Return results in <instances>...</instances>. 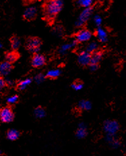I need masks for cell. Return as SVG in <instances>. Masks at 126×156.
Returning <instances> with one entry per match:
<instances>
[{"instance_id": "cell-1", "label": "cell", "mask_w": 126, "mask_h": 156, "mask_svg": "<svg viewBox=\"0 0 126 156\" xmlns=\"http://www.w3.org/2000/svg\"><path fill=\"white\" fill-rule=\"evenodd\" d=\"M63 8V2L61 0H50L47 3L45 9V16L48 19L54 18Z\"/></svg>"}, {"instance_id": "cell-2", "label": "cell", "mask_w": 126, "mask_h": 156, "mask_svg": "<svg viewBox=\"0 0 126 156\" xmlns=\"http://www.w3.org/2000/svg\"><path fill=\"white\" fill-rule=\"evenodd\" d=\"M93 14V9L90 8H84L78 16V20L75 22V26L80 27L83 26L86 22L90 19Z\"/></svg>"}, {"instance_id": "cell-3", "label": "cell", "mask_w": 126, "mask_h": 156, "mask_svg": "<svg viewBox=\"0 0 126 156\" xmlns=\"http://www.w3.org/2000/svg\"><path fill=\"white\" fill-rule=\"evenodd\" d=\"M103 129L108 135H115L119 130V124L117 121L108 120L104 123Z\"/></svg>"}, {"instance_id": "cell-4", "label": "cell", "mask_w": 126, "mask_h": 156, "mask_svg": "<svg viewBox=\"0 0 126 156\" xmlns=\"http://www.w3.org/2000/svg\"><path fill=\"white\" fill-rule=\"evenodd\" d=\"M26 49L31 53H37L40 51L41 41L38 38H30L28 39L26 44Z\"/></svg>"}, {"instance_id": "cell-5", "label": "cell", "mask_w": 126, "mask_h": 156, "mask_svg": "<svg viewBox=\"0 0 126 156\" xmlns=\"http://www.w3.org/2000/svg\"><path fill=\"white\" fill-rule=\"evenodd\" d=\"M14 118V114L13 112L9 108H4L1 111L0 119L3 122L9 123L13 121Z\"/></svg>"}, {"instance_id": "cell-6", "label": "cell", "mask_w": 126, "mask_h": 156, "mask_svg": "<svg viewBox=\"0 0 126 156\" xmlns=\"http://www.w3.org/2000/svg\"><path fill=\"white\" fill-rule=\"evenodd\" d=\"M92 37V33L90 30L83 29L80 30L76 34V36H75V39L78 42L80 43H84L87 42L91 39Z\"/></svg>"}, {"instance_id": "cell-7", "label": "cell", "mask_w": 126, "mask_h": 156, "mask_svg": "<svg viewBox=\"0 0 126 156\" xmlns=\"http://www.w3.org/2000/svg\"><path fill=\"white\" fill-rule=\"evenodd\" d=\"M78 62L82 66L90 65L91 62V54L87 51H81L78 56Z\"/></svg>"}, {"instance_id": "cell-8", "label": "cell", "mask_w": 126, "mask_h": 156, "mask_svg": "<svg viewBox=\"0 0 126 156\" xmlns=\"http://www.w3.org/2000/svg\"><path fill=\"white\" fill-rule=\"evenodd\" d=\"M31 63L34 68L42 67L46 63V58L40 54H36L33 57Z\"/></svg>"}, {"instance_id": "cell-9", "label": "cell", "mask_w": 126, "mask_h": 156, "mask_svg": "<svg viewBox=\"0 0 126 156\" xmlns=\"http://www.w3.org/2000/svg\"><path fill=\"white\" fill-rule=\"evenodd\" d=\"M12 66L10 62L5 61L0 64V74L2 76H6L12 71Z\"/></svg>"}, {"instance_id": "cell-10", "label": "cell", "mask_w": 126, "mask_h": 156, "mask_svg": "<svg viewBox=\"0 0 126 156\" xmlns=\"http://www.w3.org/2000/svg\"><path fill=\"white\" fill-rule=\"evenodd\" d=\"M37 14V9L35 6H30L25 10L24 17L27 20H32L35 18Z\"/></svg>"}, {"instance_id": "cell-11", "label": "cell", "mask_w": 126, "mask_h": 156, "mask_svg": "<svg viewBox=\"0 0 126 156\" xmlns=\"http://www.w3.org/2000/svg\"><path fill=\"white\" fill-rule=\"evenodd\" d=\"M76 45H77V41H72L71 42L64 43V45H62L61 46V48L59 50V53L61 55H64L67 53V51L70 50L71 49L74 48V47L76 46Z\"/></svg>"}, {"instance_id": "cell-12", "label": "cell", "mask_w": 126, "mask_h": 156, "mask_svg": "<svg viewBox=\"0 0 126 156\" xmlns=\"http://www.w3.org/2000/svg\"><path fill=\"white\" fill-rule=\"evenodd\" d=\"M106 141L109 144L111 145L113 148L117 149L120 146V142L119 140L115 137V135H108L107 134Z\"/></svg>"}, {"instance_id": "cell-13", "label": "cell", "mask_w": 126, "mask_h": 156, "mask_svg": "<svg viewBox=\"0 0 126 156\" xmlns=\"http://www.w3.org/2000/svg\"><path fill=\"white\" fill-rule=\"evenodd\" d=\"M88 134L86 125L84 122H81L78 125V129L75 133V135L78 139H84L86 137Z\"/></svg>"}, {"instance_id": "cell-14", "label": "cell", "mask_w": 126, "mask_h": 156, "mask_svg": "<svg viewBox=\"0 0 126 156\" xmlns=\"http://www.w3.org/2000/svg\"><path fill=\"white\" fill-rule=\"evenodd\" d=\"M96 37L102 43H105L108 40V35L107 31L103 28H98L96 32Z\"/></svg>"}, {"instance_id": "cell-15", "label": "cell", "mask_w": 126, "mask_h": 156, "mask_svg": "<svg viewBox=\"0 0 126 156\" xmlns=\"http://www.w3.org/2000/svg\"><path fill=\"white\" fill-rule=\"evenodd\" d=\"M103 58V53L100 51H95L91 55V62L90 64H99V62L101 61Z\"/></svg>"}, {"instance_id": "cell-16", "label": "cell", "mask_w": 126, "mask_h": 156, "mask_svg": "<svg viewBox=\"0 0 126 156\" xmlns=\"http://www.w3.org/2000/svg\"><path fill=\"white\" fill-rule=\"evenodd\" d=\"M19 136H20V133L16 129H11L9 130L7 133V137L10 141H15L17 140Z\"/></svg>"}, {"instance_id": "cell-17", "label": "cell", "mask_w": 126, "mask_h": 156, "mask_svg": "<svg viewBox=\"0 0 126 156\" xmlns=\"http://www.w3.org/2000/svg\"><path fill=\"white\" fill-rule=\"evenodd\" d=\"M78 108L82 110H90L92 108L91 102L87 100H82L78 103Z\"/></svg>"}, {"instance_id": "cell-18", "label": "cell", "mask_w": 126, "mask_h": 156, "mask_svg": "<svg viewBox=\"0 0 126 156\" xmlns=\"http://www.w3.org/2000/svg\"><path fill=\"white\" fill-rule=\"evenodd\" d=\"M61 74V70L58 68L55 69H51L47 71L46 73V76L50 78V79H56Z\"/></svg>"}, {"instance_id": "cell-19", "label": "cell", "mask_w": 126, "mask_h": 156, "mask_svg": "<svg viewBox=\"0 0 126 156\" xmlns=\"http://www.w3.org/2000/svg\"><path fill=\"white\" fill-rule=\"evenodd\" d=\"M18 58H19V55L18 54V53L15 51L9 52L5 55L6 61H8L9 62H10V63H13V62L16 61L18 59Z\"/></svg>"}, {"instance_id": "cell-20", "label": "cell", "mask_w": 126, "mask_h": 156, "mask_svg": "<svg viewBox=\"0 0 126 156\" xmlns=\"http://www.w3.org/2000/svg\"><path fill=\"white\" fill-rule=\"evenodd\" d=\"M98 48H99L98 43L95 41H92V42L89 43V44L87 45L86 48V51L90 53V54H93L94 52L97 51Z\"/></svg>"}, {"instance_id": "cell-21", "label": "cell", "mask_w": 126, "mask_h": 156, "mask_svg": "<svg viewBox=\"0 0 126 156\" xmlns=\"http://www.w3.org/2000/svg\"><path fill=\"white\" fill-rule=\"evenodd\" d=\"M34 114L37 118H43L46 116V112L43 108L39 107L34 110Z\"/></svg>"}, {"instance_id": "cell-22", "label": "cell", "mask_w": 126, "mask_h": 156, "mask_svg": "<svg viewBox=\"0 0 126 156\" xmlns=\"http://www.w3.org/2000/svg\"><path fill=\"white\" fill-rule=\"evenodd\" d=\"M31 82H32V80L30 79H24L23 80L20 81V83L18 84V89L20 90H24L26 88V87L30 85Z\"/></svg>"}, {"instance_id": "cell-23", "label": "cell", "mask_w": 126, "mask_h": 156, "mask_svg": "<svg viewBox=\"0 0 126 156\" xmlns=\"http://www.w3.org/2000/svg\"><path fill=\"white\" fill-rule=\"evenodd\" d=\"M11 46L12 48L16 50V49H18L20 46V41L18 37H13L11 39Z\"/></svg>"}, {"instance_id": "cell-24", "label": "cell", "mask_w": 126, "mask_h": 156, "mask_svg": "<svg viewBox=\"0 0 126 156\" xmlns=\"http://www.w3.org/2000/svg\"><path fill=\"white\" fill-rule=\"evenodd\" d=\"M93 0H78V4L84 8H90L93 4Z\"/></svg>"}, {"instance_id": "cell-25", "label": "cell", "mask_w": 126, "mask_h": 156, "mask_svg": "<svg viewBox=\"0 0 126 156\" xmlns=\"http://www.w3.org/2000/svg\"><path fill=\"white\" fill-rule=\"evenodd\" d=\"M45 76L46 75H44L42 73H39L37 75L35 76L34 77V80L37 84H40L44 82V80H45Z\"/></svg>"}, {"instance_id": "cell-26", "label": "cell", "mask_w": 126, "mask_h": 156, "mask_svg": "<svg viewBox=\"0 0 126 156\" xmlns=\"http://www.w3.org/2000/svg\"><path fill=\"white\" fill-rule=\"evenodd\" d=\"M93 22H94V23L96 26L99 27V26L101 25L103 20H102L101 17H100V16L96 15V16H94V18H93Z\"/></svg>"}, {"instance_id": "cell-27", "label": "cell", "mask_w": 126, "mask_h": 156, "mask_svg": "<svg viewBox=\"0 0 126 156\" xmlns=\"http://www.w3.org/2000/svg\"><path fill=\"white\" fill-rule=\"evenodd\" d=\"M83 84L81 83L80 82H75L74 83L72 84V88L75 90V91H80L83 88Z\"/></svg>"}, {"instance_id": "cell-28", "label": "cell", "mask_w": 126, "mask_h": 156, "mask_svg": "<svg viewBox=\"0 0 126 156\" xmlns=\"http://www.w3.org/2000/svg\"><path fill=\"white\" fill-rule=\"evenodd\" d=\"M18 100V97L17 95H12L9 97L7 99V102L9 104H14Z\"/></svg>"}, {"instance_id": "cell-29", "label": "cell", "mask_w": 126, "mask_h": 156, "mask_svg": "<svg viewBox=\"0 0 126 156\" xmlns=\"http://www.w3.org/2000/svg\"><path fill=\"white\" fill-rule=\"evenodd\" d=\"M6 85L5 80L2 77H0V91L4 88Z\"/></svg>"}, {"instance_id": "cell-30", "label": "cell", "mask_w": 126, "mask_h": 156, "mask_svg": "<svg viewBox=\"0 0 126 156\" xmlns=\"http://www.w3.org/2000/svg\"><path fill=\"white\" fill-rule=\"evenodd\" d=\"M99 68V64H90V69L91 71H96L98 70Z\"/></svg>"}, {"instance_id": "cell-31", "label": "cell", "mask_w": 126, "mask_h": 156, "mask_svg": "<svg viewBox=\"0 0 126 156\" xmlns=\"http://www.w3.org/2000/svg\"><path fill=\"white\" fill-rule=\"evenodd\" d=\"M5 82H6V84H7V85H9V86H13L14 85V80L10 79H6Z\"/></svg>"}, {"instance_id": "cell-32", "label": "cell", "mask_w": 126, "mask_h": 156, "mask_svg": "<svg viewBox=\"0 0 126 156\" xmlns=\"http://www.w3.org/2000/svg\"><path fill=\"white\" fill-rule=\"evenodd\" d=\"M54 30H55V34H58V35H61V29L60 28H56Z\"/></svg>"}, {"instance_id": "cell-33", "label": "cell", "mask_w": 126, "mask_h": 156, "mask_svg": "<svg viewBox=\"0 0 126 156\" xmlns=\"http://www.w3.org/2000/svg\"><path fill=\"white\" fill-rule=\"evenodd\" d=\"M2 48V44L1 43H0V49H1Z\"/></svg>"}, {"instance_id": "cell-34", "label": "cell", "mask_w": 126, "mask_h": 156, "mask_svg": "<svg viewBox=\"0 0 126 156\" xmlns=\"http://www.w3.org/2000/svg\"><path fill=\"white\" fill-rule=\"evenodd\" d=\"M1 111H2V110H1V108H0V114H1Z\"/></svg>"}, {"instance_id": "cell-35", "label": "cell", "mask_w": 126, "mask_h": 156, "mask_svg": "<svg viewBox=\"0 0 126 156\" xmlns=\"http://www.w3.org/2000/svg\"><path fill=\"white\" fill-rule=\"evenodd\" d=\"M0 155H1V151H0Z\"/></svg>"}]
</instances>
